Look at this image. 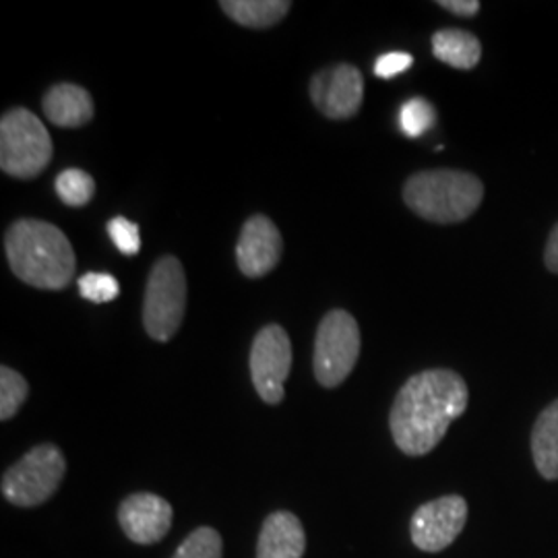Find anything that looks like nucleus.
Listing matches in <instances>:
<instances>
[{"instance_id":"nucleus-11","label":"nucleus","mask_w":558,"mask_h":558,"mask_svg":"<svg viewBox=\"0 0 558 558\" xmlns=\"http://www.w3.org/2000/svg\"><path fill=\"white\" fill-rule=\"evenodd\" d=\"M172 521L174 509L160 495L135 493L120 502V530L126 538L141 546H151L166 538L172 530Z\"/></svg>"},{"instance_id":"nucleus-14","label":"nucleus","mask_w":558,"mask_h":558,"mask_svg":"<svg viewBox=\"0 0 558 558\" xmlns=\"http://www.w3.org/2000/svg\"><path fill=\"white\" fill-rule=\"evenodd\" d=\"M41 108L46 119L62 129H80L94 119V100L89 92L75 83H59L50 87Z\"/></svg>"},{"instance_id":"nucleus-13","label":"nucleus","mask_w":558,"mask_h":558,"mask_svg":"<svg viewBox=\"0 0 558 558\" xmlns=\"http://www.w3.org/2000/svg\"><path fill=\"white\" fill-rule=\"evenodd\" d=\"M306 532L292 511H274L260 525L257 558H302Z\"/></svg>"},{"instance_id":"nucleus-16","label":"nucleus","mask_w":558,"mask_h":558,"mask_svg":"<svg viewBox=\"0 0 558 558\" xmlns=\"http://www.w3.org/2000/svg\"><path fill=\"white\" fill-rule=\"evenodd\" d=\"M433 54L459 71H472L482 59V44L465 29H440L433 36Z\"/></svg>"},{"instance_id":"nucleus-5","label":"nucleus","mask_w":558,"mask_h":558,"mask_svg":"<svg viewBox=\"0 0 558 558\" xmlns=\"http://www.w3.org/2000/svg\"><path fill=\"white\" fill-rule=\"evenodd\" d=\"M64 474L62 451L52 442H41L2 474L0 490L13 507L34 509L57 495Z\"/></svg>"},{"instance_id":"nucleus-7","label":"nucleus","mask_w":558,"mask_h":558,"mask_svg":"<svg viewBox=\"0 0 558 558\" xmlns=\"http://www.w3.org/2000/svg\"><path fill=\"white\" fill-rule=\"evenodd\" d=\"M360 356V327L348 311H331L319 323L313 368L320 387L336 389L350 377Z\"/></svg>"},{"instance_id":"nucleus-22","label":"nucleus","mask_w":558,"mask_h":558,"mask_svg":"<svg viewBox=\"0 0 558 558\" xmlns=\"http://www.w3.org/2000/svg\"><path fill=\"white\" fill-rule=\"evenodd\" d=\"M77 286H80L81 296L94 302V304H106V302L119 299V279L110 276V274L89 271V274L81 276Z\"/></svg>"},{"instance_id":"nucleus-24","label":"nucleus","mask_w":558,"mask_h":558,"mask_svg":"<svg viewBox=\"0 0 558 558\" xmlns=\"http://www.w3.org/2000/svg\"><path fill=\"white\" fill-rule=\"evenodd\" d=\"M414 59L405 52H389V54H383L375 62V75L380 80H391V77H398L399 73L408 71L412 66Z\"/></svg>"},{"instance_id":"nucleus-9","label":"nucleus","mask_w":558,"mask_h":558,"mask_svg":"<svg viewBox=\"0 0 558 558\" xmlns=\"http://www.w3.org/2000/svg\"><path fill=\"white\" fill-rule=\"evenodd\" d=\"M468 521V502L459 495H447L424 502L410 521V536L422 553H440L449 548Z\"/></svg>"},{"instance_id":"nucleus-15","label":"nucleus","mask_w":558,"mask_h":558,"mask_svg":"<svg viewBox=\"0 0 558 558\" xmlns=\"http://www.w3.org/2000/svg\"><path fill=\"white\" fill-rule=\"evenodd\" d=\"M532 458L542 478L558 480V399L539 414L534 424Z\"/></svg>"},{"instance_id":"nucleus-25","label":"nucleus","mask_w":558,"mask_h":558,"mask_svg":"<svg viewBox=\"0 0 558 558\" xmlns=\"http://www.w3.org/2000/svg\"><path fill=\"white\" fill-rule=\"evenodd\" d=\"M439 7L458 17H474L480 11L478 0H440Z\"/></svg>"},{"instance_id":"nucleus-18","label":"nucleus","mask_w":558,"mask_h":558,"mask_svg":"<svg viewBox=\"0 0 558 558\" xmlns=\"http://www.w3.org/2000/svg\"><path fill=\"white\" fill-rule=\"evenodd\" d=\"M54 186H57L59 199L69 207H85L89 201L94 199V193H96V180L80 168H69L60 172Z\"/></svg>"},{"instance_id":"nucleus-6","label":"nucleus","mask_w":558,"mask_h":558,"mask_svg":"<svg viewBox=\"0 0 558 558\" xmlns=\"http://www.w3.org/2000/svg\"><path fill=\"white\" fill-rule=\"evenodd\" d=\"M186 311V276L177 257L166 255L156 260L145 286L143 325L156 341L174 338Z\"/></svg>"},{"instance_id":"nucleus-21","label":"nucleus","mask_w":558,"mask_h":558,"mask_svg":"<svg viewBox=\"0 0 558 558\" xmlns=\"http://www.w3.org/2000/svg\"><path fill=\"white\" fill-rule=\"evenodd\" d=\"M29 396V385L17 371L2 366L0 368V420L13 418Z\"/></svg>"},{"instance_id":"nucleus-10","label":"nucleus","mask_w":558,"mask_h":558,"mask_svg":"<svg viewBox=\"0 0 558 558\" xmlns=\"http://www.w3.org/2000/svg\"><path fill=\"white\" fill-rule=\"evenodd\" d=\"M311 98L323 117L352 119L364 100L362 73L345 62L323 69L311 80Z\"/></svg>"},{"instance_id":"nucleus-17","label":"nucleus","mask_w":558,"mask_h":558,"mask_svg":"<svg viewBox=\"0 0 558 558\" xmlns=\"http://www.w3.org/2000/svg\"><path fill=\"white\" fill-rule=\"evenodd\" d=\"M223 13L232 21L253 29H267L278 25L288 15L292 2L288 0H223Z\"/></svg>"},{"instance_id":"nucleus-3","label":"nucleus","mask_w":558,"mask_h":558,"mask_svg":"<svg viewBox=\"0 0 558 558\" xmlns=\"http://www.w3.org/2000/svg\"><path fill=\"white\" fill-rule=\"evenodd\" d=\"M484 199L478 177L461 170H426L403 184L405 205L422 220L458 223L476 214Z\"/></svg>"},{"instance_id":"nucleus-1","label":"nucleus","mask_w":558,"mask_h":558,"mask_svg":"<svg viewBox=\"0 0 558 558\" xmlns=\"http://www.w3.org/2000/svg\"><path fill=\"white\" fill-rule=\"evenodd\" d=\"M468 385L456 371L430 368L405 380L389 414L399 451L410 458L430 453L468 410Z\"/></svg>"},{"instance_id":"nucleus-8","label":"nucleus","mask_w":558,"mask_h":558,"mask_svg":"<svg viewBox=\"0 0 558 558\" xmlns=\"http://www.w3.org/2000/svg\"><path fill=\"white\" fill-rule=\"evenodd\" d=\"M292 368V341L281 325L263 327L251 348V379L259 398L279 405L286 398L283 383Z\"/></svg>"},{"instance_id":"nucleus-26","label":"nucleus","mask_w":558,"mask_h":558,"mask_svg":"<svg viewBox=\"0 0 558 558\" xmlns=\"http://www.w3.org/2000/svg\"><path fill=\"white\" fill-rule=\"evenodd\" d=\"M544 263L548 267V271L558 274V223L553 228L548 242H546V248H544Z\"/></svg>"},{"instance_id":"nucleus-2","label":"nucleus","mask_w":558,"mask_h":558,"mask_svg":"<svg viewBox=\"0 0 558 558\" xmlns=\"http://www.w3.org/2000/svg\"><path fill=\"white\" fill-rule=\"evenodd\" d=\"M13 274L38 290H64L77 269L71 240L54 223L17 220L4 234Z\"/></svg>"},{"instance_id":"nucleus-12","label":"nucleus","mask_w":558,"mask_h":558,"mask_svg":"<svg viewBox=\"0 0 558 558\" xmlns=\"http://www.w3.org/2000/svg\"><path fill=\"white\" fill-rule=\"evenodd\" d=\"M283 251V240L278 226L267 216H253L242 226L239 244H236V260L240 271L246 278H263L278 267Z\"/></svg>"},{"instance_id":"nucleus-23","label":"nucleus","mask_w":558,"mask_h":558,"mask_svg":"<svg viewBox=\"0 0 558 558\" xmlns=\"http://www.w3.org/2000/svg\"><path fill=\"white\" fill-rule=\"evenodd\" d=\"M108 234L114 242V246L119 248L122 255L126 257H135L141 251V234L140 226L126 218H112L108 221Z\"/></svg>"},{"instance_id":"nucleus-4","label":"nucleus","mask_w":558,"mask_h":558,"mask_svg":"<svg viewBox=\"0 0 558 558\" xmlns=\"http://www.w3.org/2000/svg\"><path fill=\"white\" fill-rule=\"evenodd\" d=\"M52 154V137L34 112L13 108L2 114L0 168L4 174L21 180L36 179L48 168Z\"/></svg>"},{"instance_id":"nucleus-20","label":"nucleus","mask_w":558,"mask_h":558,"mask_svg":"<svg viewBox=\"0 0 558 558\" xmlns=\"http://www.w3.org/2000/svg\"><path fill=\"white\" fill-rule=\"evenodd\" d=\"M437 124L435 106L424 98L405 101L399 112V126L410 140H418Z\"/></svg>"},{"instance_id":"nucleus-19","label":"nucleus","mask_w":558,"mask_h":558,"mask_svg":"<svg viewBox=\"0 0 558 558\" xmlns=\"http://www.w3.org/2000/svg\"><path fill=\"white\" fill-rule=\"evenodd\" d=\"M172 558H223L220 532L209 525H201L180 542Z\"/></svg>"}]
</instances>
